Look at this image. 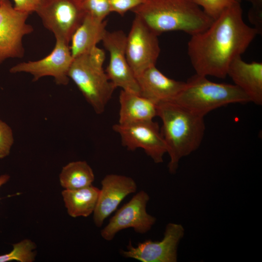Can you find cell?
I'll return each instance as SVG.
<instances>
[{
  "instance_id": "obj_1",
  "label": "cell",
  "mask_w": 262,
  "mask_h": 262,
  "mask_svg": "<svg viewBox=\"0 0 262 262\" xmlns=\"http://www.w3.org/2000/svg\"><path fill=\"white\" fill-rule=\"evenodd\" d=\"M257 34L243 20L240 2L226 8L206 30L191 35L188 43L196 74L226 78L231 63L245 52Z\"/></svg>"
},
{
  "instance_id": "obj_2",
  "label": "cell",
  "mask_w": 262,
  "mask_h": 262,
  "mask_svg": "<svg viewBox=\"0 0 262 262\" xmlns=\"http://www.w3.org/2000/svg\"><path fill=\"white\" fill-rule=\"evenodd\" d=\"M157 116L170 157L168 171L175 174L180 160L199 147L205 131L204 117L172 102L157 104Z\"/></svg>"
},
{
  "instance_id": "obj_3",
  "label": "cell",
  "mask_w": 262,
  "mask_h": 262,
  "mask_svg": "<svg viewBox=\"0 0 262 262\" xmlns=\"http://www.w3.org/2000/svg\"><path fill=\"white\" fill-rule=\"evenodd\" d=\"M131 11L157 35L180 31L191 36L206 30L214 20L194 0H145Z\"/></svg>"
},
{
  "instance_id": "obj_4",
  "label": "cell",
  "mask_w": 262,
  "mask_h": 262,
  "mask_svg": "<svg viewBox=\"0 0 262 262\" xmlns=\"http://www.w3.org/2000/svg\"><path fill=\"white\" fill-rule=\"evenodd\" d=\"M105 58L104 51L96 46L74 58L68 73L69 78L98 114L104 112L116 89L103 69Z\"/></svg>"
},
{
  "instance_id": "obj_5",
  "label": "cell",
  "mask_w": 262,
  "mask_h": 262,
  "mask_svg": "<svg viewBox=\"0 0 262 262\" xmlns=\"http://www.w3.org/2000/svg\"><path fill=\"white\" fill-rule=\"evenodd\" d=\"M250 102L248 97L235 85L216 83L196 74L191 77L172 101L197 115L232 103Z\"/></svg>"
},
{
  "instance_id": "obj_6",
  "label": "cell",
  "mask_w": 262,
  "mask_h": 262,
  "mask_svg": "<svg viewBox=\"0 0 262 262\" xmlns=\"http://www.w3.org/2000/svg\"><path fill=\"white\" fill-rule=\"evenodd\" d=\"M35 12L56 39L68 44L86 15L78 0H42Z\"/></svg>"
},
{
  "instance_id": "obj_7",
  "label": "cell",
  "mask_w": 262,
  "mask_h": 262,
  "mask_svg": "<svg viewBox=\"0 0 262 262\" xmlns=\"http://www.w3.org/2000/svg\"><path fill=\"white\" fill-rule=\"evenodd\" d=\"M158 36L135 16L126 37L125 52L128 64L136 78L155 66L160 52Z\"/></svg>"
},
{
  "instance_id": "obj_8",
  "label": "cell",
  "mask_w": 262,
  "mask_h": 262,
  "mask_svg": "<svg viewBox=\"0 0 262 262\" xmlns=\"http://www.w3.org/2000/svg\"><path fill=\"white\" fill-rule=\"evenodd\" d=\"M29 15L16 9L9 0L0 3V64L23 57V38L33 31L27 23Z\"/></svg>"
},
{
  "instance_id": "obj_9",
  "label": "cell",
  "mask_w": 262,
  "mask_h": 262,
  "mask_svg": "<svg viewBox=\"0 0 262 262\" xmlns=\"http://www.w3.org/2000/svg\"><path fill=\"white\" fill-rule=\"evenodd\" d=\"M149 200V195L144 190L134 195L110 219L100 231L102 237L106 241H111L119 231L130 228L141 234L150 230L156 223V218L147 212Z\"/></svg>"
},
{
  "instance_id": "obj_10",
  "label": "cell",
  "mask_w": 262,
  "mask_h": 262,
  "mask_svg": "<svg viewBox=\"0 0 262 262\" xmlns=\"http://www.w3.org/2000/svg\"><path fill=\"white\" fill-rule=\"evenodd\" d=\"M113 129L120 135L122 145L129 150L142 148L155 163L163 162L167 148L157 122L152 120L128 125L117 123Z\"/></svg>"
},
{
  "instance_id": "obj_11",
  "label": "cell",
  "mask_w": 262,
  "mask_h": 262,
  "mask_svg": "<svg viewBox=\"0 0 262 262\" xmlns=\"http://www.w3.org/2000/svg\"><path fill=\"white\" fill-rule=\"evenodd\" d=\"M73 60L69 44L56 39L54 48L49 55L38 60L17 64L9 71L11 73H29L33 76V82L51 76L57 84L66 85L69 81L68 73Z\"/></svg>"
},
{
  "instance_id": "obj_12",
  "label": "cell",
  "mask_w": 262,
  "mask_h": 262,
  "mask_svg": "<svg viewBox=\"0 0 262 262\" xmlns=\"http://www.w3.org/2000/svg\"><path fill=\"white\" fill-rule=\"evenodd\" d=\"M184 235V229L180 224L169 223L165 227L161 241L147 240L134 247L131 242L122 256L142 262H176L179 244Z\"/></svg>"
},
{
  "instance_id": "obj_13",
  "label": "cell",
  "mask_w": 262,
  "mask_h": 262,
  "mask_svg": "<svg viewBox=\"0 0 262 262\" xmlns=\"http://www.w3.org/2000/svg\"><path fill=\"white\" fill-rule=\"evenodd\" d=\"M127 35L122 31H107L102 41L109 51L110 60L106 70L109 80L115 87L140 95L136 77L127 61L126 52Z\"/></svg>"
},
{
  "instance_id": "obj_14",
  "label": "cell",
  "mask_w": 262,
  "mask_h": 262,
  "mask_svg": "<svg viewBox=\"0 0 262 262\" xmlns=\"http://www.w3.org/2000/svg\"><path fill=\"white\" fill-rule=\"evenodd\" d=\"M98 201L94 211L93 219L98 227L102 226L104 220L117 208L122 201L137 190L134 180L128 176L108 174L101 182Z\"/></svg>"
},
{
  "instance_id": "obj_15",
  "label": "cell",
  "mask_w": 262,
  "mask_h": 262,
  "mask_svg": "<svg viewBox=\"0 0 262 262\" xmlns=\"http://www.w3.org/2000/svg\"><path fill=\"white\" fill-rule=\"evenodd\" d=\"M140 95L157 104L172 102L183 89L185 82L169 78L152 66L137 78Z\"/></svg>"
},
{
  "instance_id": "obj_16",
  "label": "cell",
  "mask_w": 262,
  "mask_h": 262,
  "mask_svg": "<svg viewBox=\"0 0 262 262\" xmlns=\"http://www.w3.org/2000/svg\"><path fill=\"white\" fill-rule=\"evenodd\" d=\"M234 84L249 98L250 102L262 104V63H246L241 56L231 63L227 72Z\"/></svg>"
},
{
  "instance_id": "obj_17",
  "label": "cell",
  "mask_w": 262,
  "mask_h": 262,
  "mask_svg": "<svg viewBox=\"0 0 262 262\" xmlns=\"http://www.w3.org/2000/svg\"><path fill=\"white\" fill-rule=\"evenodd\" d=\"M118 124L128 125L152 120L157 116V104L141 95L122 90L119 96Z\"/></svg>"
},
{
  "instance_id": "obj_18",
  "label": "cell",
  "mask_w": 262,
  "mask_h": 262,
  "mask_svg": "<svg viewBox=\"0 0 262 262\" xmlns=\"http://www.w3.org/2000/svg\"><path fill=\"white\" fill-rule=\"evenodd\" d=\"M107 22L86 15L73 34L70 51L74 58L90 51L102 41L107 30Z\"/></svg>"
},
{
  "instance_id": "obj_19",
  "label": "cell",
  "mask_w": 262,
  "mask_h": 262,
  "mask_svg": "<svg viewBox=\"0 0 262 262\" xmlns=\"http://www.w3.org/2000/svg\"><path fill=\"white\" fill-rule=\"evenodd\" d=\"M99 191L92 185L78 189L63 191L62 195L68 214L74 218L89 216L94 213Z\"/></svg>"
},
{
  "instance_id": "obj_20",
  "label": "cell",
  "mask_w": 262,
  "mask_h": 262,
  "mask_svg": "<svg viewBox=\"0 0 262 262\" xmlns=\"http://www.w3.org/2000/svg\"><path fill=\"white\" fill-rule=\"evenodd\" d=\"M95 180L93 171L85 161L72 162L64 166L59 175L62 187L75 190L92 185Z\"/></svg>"
},
{
  "instance_id": "obj_21",
  "label": "cell",
  "mask_w": 262,
  "mask_h": 262,
  "mask_svg": "<svg viewBox=\"0 0 262 262\" xmlns=\"http://www.w3.org/2000/svg\"><path fill=\"white\" fill-rule=\"evenodd\" d=\"M13 249L9 253L0 255V262L16 261L20 262H33L36 256L34 242L24 239L13 245Z\"/></svg>"
},
{
  "instance_id": "obj_22",
  "label": "cell",
  "mask_w": 262,
  "mask_h": 262,
  "mask_svg": "<svg viewBox=\"0 0 262 262\" xmlns=\"http://www.w3.org/2000/svg\"><path fill=\"white\" fill-rule=\"evenodd\" d=\"M85 15L101 20L111 13L107 0H78Z\"/></svg>"
},
{
  "instance_id": "obj_23",
  "label": "cell",
  "mask_w": 262,
  "mask_h": 262,
  "mask_svg": "<svg viewBox=\"0 0 262 262\" xmlns=\"http://www.w3.org/2000/svg\"><path fill=\"white\" fill-rule=\"evenodd\" d=\"M204 11L213 19L216 18L221 13L228 7L241 0H194Z\"/></svg>"
},
{
  "instance_id": "obj_24",
  "label": "cell",
  "mask_w": 262,
  "mask_h": 262,
  "mask_svg": "<svg viewBox=\"0 0 262 262\" xmlns=\"http://www.w3.org/2000/svg\"><path fill=\"white\" fill-rule=\"evenodd\" d=\"M14 143V137L11 127L0 119V159L10 154Z\"/></svg>"
},
{
  "instance_id": "obj_25",
  "label": "cell",
  "mask_w": 262,
  "mask_h": 262,
  "mask_svg": "<svg viewBox=\"0 0 262 262\" xmlns=\"http://www.w3.org/2000/svg\"><path fill=\"white\" fill-rule=\"evenodd\" d=\"M111 12H115L123 16L129 11H131L145 0H107Z\"/></svg>"
},
{
  "instance_id": "obj_26",
  "label": "cell",
  "mask_w": 262,
  "mask_h": 262,
  "mask_svg": "<svg viewBox=\"0 0 262 262\" xmlns=\"http://www.w3.org/2000/svg\"><path fill=\"white\" fill-rule=\"evenodd\" d=\"M248 19L258 34L262 33V6H252L248 12Z\"/></svg>"
},
{
  "instance_id": "obj_27",
  "label": "cell",
  "mask_w": 262,
  "mask_h": 262,
  "mask_svg": "<svg viewBox=\"0 0 262 262\" xmlns=\"http://www.w3.org/2000/svg\"><path fill=\"white\" fill-rule=\"evenodd\" d=\"M14 8L20 11L29 14L35 12L38 4L42 0H13Z\"/></svg>"
},
{
  "instance_id": "obj_28",
  "label": "cell",
  "mask_w": 262,
  "mask_h": 262,
  "mask_svg": "<svg viewBox=\"0 0 262 262\" xmlns=\"http://www.w3.org/2000/svg\"><path fill=\"white\" fill-rule=\"evenodd\" d=\"M10 176L8 174H3L0 176V187L6 183L10 179Z\"/></svg>"
},
{
  "instance_id": "obj_29",
  "label": "cell",
  "mask_w": 262,
  "mask_h": 262,
  "mask_svg": "<svg viewBox=\"0 0 262 262\" xmlns=\"http://www.w3.org/2000/svg\"><path fill=\"white\" fill-rule=\"evenodd\" d=\"M252 4V6H262V0H246Z\"/></svg>"
},
{
  "instance_id": "obj_30",
  "label": "cell",
  "mask_w": 262,
  "mask_h": 262,
  "mask_svg": "<svg viewBox=\"0 0 262 262\" xmlns=\"http://www.w3.org/2000/svg\"><path fill=\"white\" fill-rule=\"evenodd\" d=\"M2 0H0V3L1 2Z\"/></svg>"
}]
</instances>
